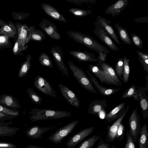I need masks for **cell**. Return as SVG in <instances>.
Instances as JSON below:
<instances>
[{"instance_id": "cell-58", "label": "cell", "mask_w": 148, "mask_h": 148, "mask_svg": "<svg viewBox=\"0 0 148 148\" xmlns=\"http://www.w3.org/2000/svg\"><path fill=\"white\" fill-rule=\"evenodd\" d=\"M111 148H115L114 146H112L111 147Z\"/></svg>"}, {"instance_id": "cell-27", "label": "cell", "mask_w": 148, "mask_h": 148, "mask_svg": "<svg viewBox=\"0 0 148 148\" xmlns=\"http://www.w3.org/2000/svg\"><path fill=\"white\" fill-rule=\"evenodd\" d=\"M45 38V34L40 29H36V26L31 25L29 27V35L26 41V44L31 40L40 42Z\"/></svg>"}, {"instance_id": "cell-25", "label": "cell", "mask_w": 148, "mask_h": 148, "mask_svg": "<svg viewBox=\"0 0 148 148\" xmlns=\"http://www.w3.org/2000/svg\"><path fill=\"white\" fill-rule=\"evenodd\" d=\"M107 105L108 104L106 99L92 101L90 104L88 113L92 115L98 116L100 112L105 111Z\"/></svg>"}, {"instance_id": "cell-46", "label": "cell", "mask_w": 148, "mask_h": 148, "mask_svg": "<svg viewBox=\"0 0 148 148\" xmlns=\"http://www.w3.org/2000/svg\"><path fill=\"white\" fill-rule=\"evenodd\" d=\"M66 1L70 3L74 4H80L82 3H89L94 4L96 1V0H66Z\"/></svg>"}, {"instance_id": "cell-8", "label": "cell", "mask_w": 148, "mask_h": 148, "mask_svg": "<svg viewBox=\"0 0 148 148\" xmlns=\"http://www.w3.org/2000/svg\"><path fill=\"white\" fill-rule=\"evenodd\" d=\"M95 128L90 127L84 129L71 137L66 143L67 148H74L93 131Z\"/></svg>"}, {"instance_id": "cell-35", "label": "cell", "mask_w": 148, "mask_h": 148, "mask_svg": "<svg viewBox=\"0 0 148 148\" xmlns=\"http://www.w3.org/2000/svg\"><path fill=\"white\" fill-rule=\"evenodd\" d=\"M123 60V81L124 83H126L128 81L130 73L129 60L125 56H124Z\"/></svg>"}, {"instance_id": "cell-12", "label": "cell", "mask_w": 148, "mask_h": 148, "mask_svg": "<svg viewBox=\"0 0 148 148\" xmlns=\"http://www.w3.org/2000/svg\"><path fill=\"white\" fill-rule=\"evenodd\" d=\"M130 105H127L124 113L122 116L111 125L107 127V133L106 136V141L107 142H114L116 139L117 132L119 125L125 117L130 108Z\"/></svg>"}, {"instance_id": "cell-21", "label": "cell", "mask_w": 148, "mask_h": 148, "mask_svg": "<svg viewBox=\"0 0 148 148\" xmlns=\"http://www.w3.org/2000/svg\"><path fill=\"white\" fill-rule=\"evenodd\" d=\"M88 67L89 71L97 77L102 83L117 86L115 82L95 65L90 64L88 65Z\"/></svg>"}, {"instance_id": "cell-6", "label": "cell", "mask_w": 148, "mask_h": 148, "mask_svg": "<svg viewBox=\"0 0 148 148\" xmlns=\"http://www.w3.org/2000/svg\"><path fill=\"white\" fill-rule=\"evenodd\" d=\"M35 87L43 94L57 98L56 92L52 86L44 77L38 75L35 78L34 82Z\"/></svg>"}, {"instance_id": "cell-47", "label": "cell", "mask_w": 148, "mask_h": 148, "mask_svg": "<svg viewBox=\"0 0 148 148\" xmlns=\"http://www.w3.org/2000/svg\"><path fill=\"white\" fill-rule=\"evenodd\" d=\"M16 146L14 143L3 141H0V148H16Z\"/></svg>"}, {"instance_id": "cell-17", "label": "cell", "mask_w": 148, "mask_h": 148, "mask_svg": "<svg viewBox=\"0 0 148 148\" xmlns=\"http://www.w3.org/2000/svg\"><path fill=\"white\" fill-rule=\"evenodd\" d=\"M56 127L55 126L49 127H42L35 125L30 127L25 133L26 136L29 138L38 139L41 138L42 135L45 134L48 131L53 130Z\"/></svg>"}, {"instance_id": "cell-18", "label": "cell", "mask_w": 148, "mask_h": 148, "mask_svg": "<svg viewBox=\"0 0 148 148\" xmlns=\"http://www.w3.org/2000/svg\"><path fill=\"white\" fill-rule=\"evenodd\" d=\"M138 101L141 108L143 118L145 119L148 117V98L144 87L137 89Z\"/></svg>"}, {"instance_id": "cell-19", "label": "cell", "mask_w": 148, "mask_h": 148, "mask_svg": "<svg viewBox=\"0 0 148 148\" xmlns=\"http://www.w3.org/2000/svg\"><path fill=\"white\" fill-rule=\"evenodd\" d=\"M41 6L45 13L52 18L64 23L67 22V21L64 16L51 5L43 3H41Z\"/></svg>"}, {"instance_id": "cell-54", "label": "cell", "mask_w": 148, "mask_h": 148, "mask_svg": "<svg viewBox=\"0 0 148 148\" xmlns=\"http://www.w3.org/2000/svg\"><path fill=\"white\" fill-rule=\"evenodd\" d=\"M25 148H44L42 147L30 145Z\"/></svg>"}, {"instance_id": "cell-48", "label": "cell", "mask_w": 148, "mask_h": 148, "mask_svg": "<svg viewBox=\"0 0 148 148\" xmlns=\"http://www.w3.org/2000/svg\"><path fill=\"white\" fill-rule=\"evenodd\" d=\"M138 60L141 63L145 71L147 73H148V60H143L138 58Z\"/></svg>"}, {"instance_id": "cell-24", "label": "cell", "mask_w": 148, "mask_h": 148, "mask_svg": "<svg viewBox=\"0 0 148 148\" xmlns=\"http://www.w3.org/2000/svg\"><path fill=\"white\" fill-rule=\"evenodd\" d=\"M125 103H122L114 107L106 115V121L110 122L120 117L125 110Z\"/></svg>"}, {"instance_id": "cell-20", "label": "cell", "mask_w": 148, "mask_h": 148, "mask_svg": "<svg viewBox=\"0 0 148 148\" xmlns=\"http://www.w3.org/2000/svg\"><path fill=\"white\" fill-rule=\"evenodd\" d=\"M69 52L79 62H97L99 61L94 54L92 53H89L86 51H82L80 50L70 51Z\"/></svg>"}, {"instance_id": "cell-55", "label": "cell", "mask_w": 148, "mask_h": 148, "mask_svg": "<svg viewBox=\"0 0 148 148\" xmlns=\"http://www.w3.org/2000/svg\"><path fill=\"white\" fill-rule=\"evenodd\" d=\"M145 78L146 79V86L145 87H144V89L145 91H147L148 89V76L147 75L145 76Z\"/></svg>"}, {"instance_id": "cell-45", "label": "cell", "mask_w": 148, "mask_h": 148, "mask_svg": "<svg viewBox=\"0 0 148 148\" xmlns=\"http://www.w3.org/2000/svg\"><path fill=\"white\" fill-rule=\"evenodd\" d=\"M127 142L125 148H136L134 142L133 141L129 133L127 131L126 134Z\"/></svg>"}, {"instance_id": "cell-2", "label": "cell", "mask_w": 148, "mask_h": 148, "mask_svg": "<svg viewBox=\"0 0 148 148\" xmlns=\"http://www.w3.org/2000/svg\"><path fill=\"white\" fill-rule=\"evenodd\" d=\"M30 119L32 121L51 119H58L71 115L69 112L64 111L34 108L29 112Z\"/></svg>"}, {"instance_id": "cell-57", "label": "cell", "mask_w": 148, "mask_h": 148, "mask_svg": "<svg viewBox=\"0 0 148 148\" xmlns=\"http://www.w3.org/2000/svg\"><path fill=\"white\" fill-rule=\"evenodd\" d=\"M6 121V120L5 119H4L3 118H0V121Z\"/></svg>"}, {"instance_id": "cell-5", "label": "cell", "mask_w": 148, "mask_h": 148, "mask_svg": "<svg viewBox=\"0 0 148 148\" xmlns=\"http://www.w3.org/2000/svg\"><path fill=\"white\" fill-rule=\"evenodd\" d=\"M140 117L136 108L133 111L129 119V131L130 136L134 142H136L140 135L141 128Z\"/></svg>"}, {"instance_id": "cell-52", "label": "cell", "mask_w": 148, "mask_h": 148, "mask_svg": "<svg viewBox=\"0 0 148 148\" xmlns=\"http://www.w3.org/2000/svg\"><path fill=\"white\" fill-rule=\"evenodd\" d=\"M136 52L139 58L143 60H148V54L146 53H143L139 51H137Z\"/></svg>"}, {"instance_id": "cell-26", "label": "cell", "mask_w": 148, "mask_h": 148, "mask_svg": "<svg viewBox=\"0 0 148 148\" xmlns=\"http://www.w3.org/2000/svg\"><path fill=\"white\" fill-rule=\"evenodd\" d=\"M12 123L11 121L8 123L0 121V137L12 136L20 130V128L18 127L9 126V125Z\"/></svg>"}, {"instance_id": "cell-14", "label": "cell", "mask_w": 148, "mask_h": 148, "mask_svg": "<svg viewBox=\"0 0 148 148\" xmlns=\"http://www.w3.org/2000/svg\"><path fill=\"white\" fill-rule=\"evenodd\" d=\"M0 35L6 36L14 39V42L18 39L16 26L13 22L8 21L5 25L0 27Z\"/></svg>"}, {"instance_id": "cell-51", "label": "cell", "mask_w": 148, "mask_h": 148, "mask_svg": "<svg viewBox=\"0 0 148 148\" xmlns=\"http://www.w3.org/2000/svg\"><path fill=\"white\" fill-rule=\"evenodd\" d=\"M16 117L10 115H9L0 112V118L5 119L6 121H8L13 119Z\"/></svg>"}, {"instance_id": "cell-9", "label": "cell", "mask_w": 148, "mask_h": 148, "mask_svg": "<svg viewBox=\"0 0 148 148\" xmlns=\"http://www.w3.org/2000/svg\"><path fill=\"white\" fill-rule=\"evenodd\" d=\"M40 27L52 39L60 40L61 36L58 33L56 26L48 19L43 18L39 23Z\"/></svg>"}, {"instance_id": "cell-16", "label": "cell", "mask_w": 148, "mask_h": 148, "mask_svg": "<svg viewBox=\"0 0 148 148\" xmlns=\"http://www.w3.org/2000/svg\"><path fill=\"white\" fill-rule=\"evenodd\" d=\"M95 65L115 82L117 86L121 85L122 82L112 66L104 62H98Z\"/></svg>"}, {"instance_id": "cell-43", "label": "cell", "mask_w": 148, "mask_h": 148, "mask_svg": "<svg viewBox=\"0 0 148 148\" xmlns=\"http://www.w3.org/2000/svg\"><path fill=\"white\" fill-rule=\"evenodd\" d=\"M125 132V127L123 124L121 123L117 130L116 136V139L118 140H122L124 138Z\"/></svg>"}, {"instance_id": "cell-37", "label": "cell", "mask_w": 148, "mask_h": 148, "mask_svg": "<svg viewBox=\"0 0 148 148\" xmlns=\"http://www.w3.org/2000/svg\"><path fill=\"white\" fill-rule=\"evenodd\" d=\"M38 60L42 66L52 68L53 66L51 60L49 56L45 53H42L39 56Z\"/></svg>"}, {"instance_id": "cell-39", "label": "cell", "mask_w": 148, "mask_h": 148, "mask_svg": "<svg viewBox=\"0 0 148 148\" xmlns=\"http://www.w3.org/2000/svg\"><path fill=\"white\" fill-rule=\"evenodd\" d=\"M123 59L119 58L115 66V72L118 76L123 81Z\"/></svg>"}, {"instance_id": "cell-50", "label": "cell", "mask_w": 148, "mask_h": 148, "mask_svg": "<svg viewBox=\"0 0 148 148\" xmlns=\"http://www.w3.org/2000/svg\"><path fill=\"white\" fill-rule=\"evenodd\" d=\"M99 56L98 57V60L99 62H105L107 55L106 54L103 53L101 52L98 53Z\"/></svg>"}, {"instance_id": "cell-49", "label": "cell", "mask_w": 148, "mask_h": 148, "mask_svg": "<svg viewBox=\"0 0 148 148\" xmlns=\"http://www.w3.org/2000/svg\"><path fill=\"white\" fill-rule=\"evenodd\" d=\"M110 147L109 144L101 139L98 144L97 148H109Z\"/></svg>"}, {"instance_id": "cell-30", "label": "cell", "mask_w": 148, "mask_h": 148, "mask_svg": "<svg viewBox=\"0 0 148 148\" xmlns=\"http://www.w3.org/2000/svg\"><path fill=\"white\" fill-rule=\"evenodd\" d=\"M114 26L117 31L120 38L123 43L132 45V41L127 30L120 25L118 23H115Z\"/></svg>"}, {"instance_id": "cell-34", "label": "cell", "mask_w": 148, "mask_h": 148, "mask_svg": "<svg viewBox=\"0 0 148 148\" xmlns=\"http://www.w3.org/2000/svg\"><path fill=\"white\" fill-rule=\"evenodd\" d=\"M132 97L134 99L138 101V96L136 87L134 84L129 87L121 96L123 99Z\"/></svg>"}, {"instance_id": "cell-41", "label": "cell", "mask_w": 148, "mask_h": 148, "mask_svg": "<svg viewBox=\"0 0 148 148\" xmlns=\"http://www.w3.org/2000/svg\"><path fill=\"white\" fill-rule=\"evenodd\" d=\"M0 112L16 117L19 114V111L18 110L9 108L1 105H0Z\"/></svg>"}, {"instance_id": "cell-7", "label": "cell", "mask_w": 148, "mask_h": 148, "mask_svg": "<svg viewBox=\"0 0 148 148\" xmlns=\"http://www.w3.org/2000/svg\"><path fill=\"white\" fill-rule=\"evenodd\" d=\"M95 27L93 31V33L112 50L119 51V49L112 40L103 28L96 21L95 22Z\"/></svg>"}, {"instance_id": "cell-29", "label": "cell", "mask_w": 148, "mask_h": 148, "mask_svg": "<svg viewBox=\"0 0 148 148\" xmlns=\"http://www.w3.org/2000/svg\"><path fill=\"white\" fill-rule=\"evenodd\" d=\"M138 141L139 148H148V131L145 123L141 128Z\"/></svg>"}, {"instance_id": "cell-38", "label": "cell", "mask_w": 148, "mask_h": 148, "mask_svg": "<svg viewBox=\"0 0 148 148\" xmlns=\"http://www.w3.org/2000/svg\"><path fill=\"white\" fill-rule=\"evenodd\" d=\"M27 91L29 98L32 102L37 105L41 103L42 100V98L32 89L28 88Z\"/></svg>"}, {"instance_id": "cell-15", "label": "cell", "mask_w": 148, "mask_h": 148, "mask_svg": "<svg viewBox=\"0 0 148 148\" xmlns=\"http://www.w3.org/2000/svg\"><path fill=\"white\" fill-rule=\"evenodd\" d=\"M129 3L128 0H117L108 7L104 13L114 17L120 14Z\"/></svg>"}, {"instance_id": "cell-13", "label": "cell", "mask_w": 148, "mask_h": 148, "mask_svg": "<svg viewBox=\"0 0 148 148\" xmlns=\"http://www.w3.org/2000/svg\"><path fill=\"white\" fill-rule=\"evenodd\" d=\"M111 20H108L103 17L98 16L97 17L96 22L103 28L111 38L117 44L120 45L121 43L111 24Z\"/></svg>"}, {"instance_id": "cell-1", "label": "cell", "mask_w": 148, "mask_h": 148, "mask_svg": "<svg viewBox=\"0 0 148 148\" xmlns=\"http://www.w3.org/2000/svg\"><path fill=\"white\" fill-rule=\"evenodd\" d=\"M69 36L76 42L80 43L98 53L101 52L107 54L109 50L91 36L82 33L75 31L67 32Z\"/></svg>"}, {"instance_id": "cell-33", "label": "cell", "mask_w": 148, "mask_h": 148, "mask_svg": "<svg viewBox=\"0 0 148 148\" xmlns=\"http://www.w3.org/2000/svg\"><path fill=\"white\" fill-rule=\"evenodd\" d=\"M101 138L100 136L93 135L82 142L77 148H92L96 142Z\"/></svg>"}, {"instance_id": "cell-10", "label": "cell", "mask_w": 148, "mask_h": 148, "mask_svg": "<svg viewBox=\"0 0 148 148\" xmlns=\"http://www.w3.org/2000/svg\"><path fill=\"white\" fill-rule=\"evenodd\" d=\"M50 51L54 61L59 69L67 77H69L68 68L64 63L62 51L60 47L58 46L52 47Z\"/></svg>"}, {"instance_id": "cell-4", "label": "cell", "mask_w": 148, "mask_h": 148, "mask_svg": "<svg viewBox=\"0 0 148 148\" xmlns=\"http://www.w3.org/2000/svg\"><path fill=\"white\" fill-rule=\"evenodd\" d=\"M78 123V120H75L61 127L52 134L48 139L56 144L61 143L64 138L72 132Z\"/></svg>"}, {"instance_id": "cell-3", "label": "cell", "mask_w": 148, "mask_h": 148, "mask_svg": "<svg viewBox=\"0 0 148 148\" xmlns=\"http://www.w3.org/2000/svg\"><path fill=\"white\" fill-rule=\"evenodd\" d=\"M68 62L69 68L72 72L73 75L80 85L90 92L97 93L90 78L85 73L82 69L77 66L71 61H68Z\"/></svg>"}, {"instance_id": "cell-31", "label": "cell", "mask_w": 148, "mask_h": 148, "mask_svg": "<svg viewBox=\"0 0 148 148\" xmlns=\"http://www.w3.org/2000/svg\"><path fill=\"white\" fill-rule=\"evenodd\" d=\"M32 56L28 54L25 61L21 65L19 69L18 75L19 78H22L25 76L28 73L31 67V60Z\"/></svg>"}, {"instance_id": "cell-36", "label": "cell", "mask_w": 148, "mask_h": 148, "mask_svg": "<svg viewBox=\"0 0 148 148\" xmlns=\"http://www.w3.org/2000/svg\"><path fill=\"white\" fill-rule=\"evenodd\" d=\"M68 11L75 16L82 17L91 14L92 11L90 10H85L76 8L69 9Z\"/></svg>"}, {"instance_id": "cell-32", "label": "cell", "mask_w": 148, "mask_h": 148, "mask_svg": "<svg viewBox=\"0 0 148 148\" xmlns=\"http://www.w3.org/2000/svg\"><path fill=\"white\" fill-rule=\"evenodd\" d=\"M28 46L24 44L21 40L17 39L14 42L12 49L13 54L16 56H21L23 54L22 51L26 50Z\"/></svg>"}, {"instance_id": "cell-22", "label": "cell", "mask_w": 148, "mask_h": 148, "mask_svg": "<svg viewBox=\"0 0 148 148\" xmlns=\"http://www.w3.org/2000/svg\"><path fill=\"white\" fill-rule=\"evenodd\" d=\"M86 72L90 77V78L94 85L101 95L104 96H109L114 94L120 89V88H109L103 87L99 83L95 77L88 71Z\"/></svg>"}, {"instance_id": "cell-44", "label": "cell", "mask_w": 148, "mask_h": 148, "mask_svg": "<svg viewBox=\"0 0 148 148\" xmlns=\"http://www.w3.org/2000/svg\"><path fill=\"white\" fill-rule=\"evenodd\" d=\"M30 15V14L29 13L18 12H13L12 15V17L14 19L18 21L24 20Z\"/></svg>"}, {"instance_id": "cell-53", "label": "cell", "mask_w": 148, "mask_h": 148, "mask_svg": "<svg viewBox=\"0 0 148 148\" xmlns=\"http://www.w3.org/2000/svg\"><path fill=\"white\" fill-rule=\"evenodd\" d=\"M134 21L137 23H148V17H144L137 18L134 20Z\"/></svg>"}, {"instance_id": "cell-23", "label": "cell", "mask_w": 148, "mask_h": 148, "mask_svg": "<svg viewBox=\"0 0 148 148\" xmlns=\"http://www.w3.org/2000/svg\"><path fill=\"white\" fill-rule=\"evenodd\" d=\"M0 105L9 108L17 110L21 106L18 101L13 96L3 94L0 95Z\"/></svg>"}, {"instance_id": "cell-40", "label": "cell", "mask_w": 148, "mask_h": 148, "mask_svg": "<svg viewBox=\"0 0 148 148\" xmlns=\"http://www.w3.org/2000/svg\"><path fill=\"white\" fill-rule=\"evenodd\" d=\"M10 38L8 36L0 35V49L9 48L12 46Z\"/></svg>"}, {"instance_id": "cell-28", "label": "cell", "mask_w": 148, "mask_h": 148, "mask_svg": "<svg viewBox=\"0 0 148 148\" xmlns=\"http://www.w3.org/2000/svg\"><path fill=\"white\" fill-rule=\"evenodd\" d=\"M15 24L17 30L18 39L26 45L29 35V27L26 23L23 24L17 22H16Z\"/></svg>"}, {"instance_id": "cell-11", "label": "cell", "mask_w": 148, "mask_h": 148, "mask_svg": "<svg viewBox=\"0 0 148 148\" xmlns=\"http://www.w3.org/2000/svg\"><path fill=\"white\" fill-rule=\"evenodd\" d=\"M62 95L71 105L77 108L79 107L80 101L76 94L67 87L61 84H58Z\"/></svg>"}, {"instance_id": "cell-56", "label": "cell", "mask_w": 148, "mask_h": 148, "mask_svg": "<svg viewBox=\"0 0 148 148\" xmlns=\"http://www.w3.org/2000/svg\"><path fill=\"white\" fill-rule=\"evenodd\" d=\"M7 21L0 19V27L6 24Z\"/></svg>"}, {"instance_id": "cell-42", "label": "cell", "mask_w": 148, "mask_h": 148, "mask_svg": "<svg viewBox=\"0 0 148 148\" xmlns=\"http://www.w3.org/2000/svg\"><path fill=\"white\" fill-rule=\"evenodd\" d=\"M131 36L134 45L139 49H142L143 47V42L141 37L135 34H132Z\"/></svg>"}]
</instances>
